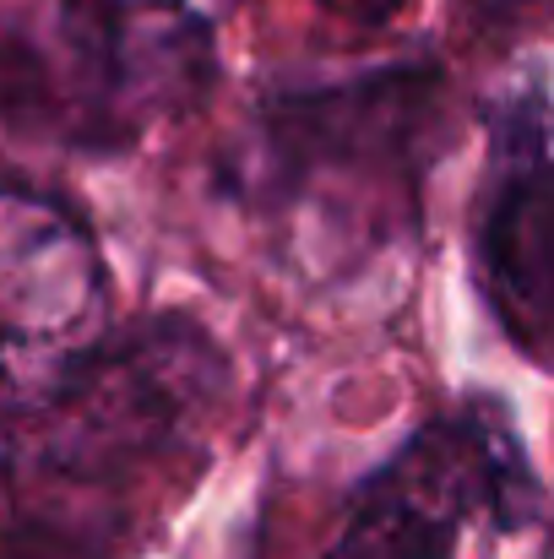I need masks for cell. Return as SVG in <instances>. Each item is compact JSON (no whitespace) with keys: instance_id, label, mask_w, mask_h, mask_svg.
I'll return each mask as SVG.
<instances>
[{"instance_id":"52a82bcc","label":"cell","mask_w":554,"mask_h":559,"mask_svg":"<svg viewBox=\"0 0 554 559\" xmlns=\"http://www.w3.org/2000/svg\"><path fill=\"white\" fill-rule=\"evenodd\" d=\"M479 5L495 16H533V11H550L554 0H479Z\"/></svg>"},{"instance_id":"5b68a950","label":"cell","mask_w":554,"mask_h":559,"mask_svg":"<svg viewBox=\"0 0 554 559\" xmlns=\"http://www.w3.org/2000/svg\"><path fill=\"white\" fill-rule=\"evenodd\" d=\"M435 115V76L424 66L321 93H288L261 109V158L283 186L365 175L375 164L408 158Z\"/></svg>"},{"instance_id":"3957f363","label":"cell","mask_w":554,"mask_h":559,"mask_svg":"<svg viewBox=\"0 0 554 559\" xmlns=\"http://www.w3.org/2000/svg\"><path fill=\"white\" fill-rule=\"evenodd\" d=\"M109 337L93 228L55 195L0 180V413L44 407Z\"/></svg>"},{"instance_id":"7a4b0ae2","label":"cell","mask_w":554,"mask_h":559,"mask_svg":"<svg viewBox=\"0 0 554 559\" xmlns=\"http://www.w3.org/2000/svg\"><path fill=\"white\" fill-rule=\"evenodd\" d=\"M544 489L495 396H468L413 429L349 506L332 559H462L473 527L528 533Z\"/></svg>"},{"instance_id":"277c9868","label":"cell","mask_w":554,"mask_h":559,"mask_svg":"<svg viewBox=\"0 0 554 559\" xmlns=\"http://www.w3.org/2000/svg\"><path fill=\"white\" fill-rule=\"evenodd\" d=\"M473 272L506 337L554 348V131L528 93L495 115V158L473 217Z\"/></svg>"},{"instance_id":"6da1fadb","label":"cell","mask_w":554,"mask_h":559,"mask_svg":"<svg viewBox=\"0 0 554 559\" xmlns=\"http://www.w3.org/2000/svg\"><path fill=\"white\" fill-rule=\"evenodd\" d=\"M223 396V348L185 316H153L104 337L82 370L27 413L33 424L0 473L76 555L104 559L126 527L120 489L175 456H196Z\"/></svg>"},{"instance_id":"8992f818","label":"cell","mask_w":554,"mask_h":559,"mask_svg":"<svg viewBox=\"0 0 554 559\" xmlns=\"http://www.w3.org/2000/svg\"><path fill=\"white\" fill-rule=\"evenodd\" d=\"M60 38L93 109L148 120L212 71V27L190 0H60Z\"/></svg>"}]
</instances>
